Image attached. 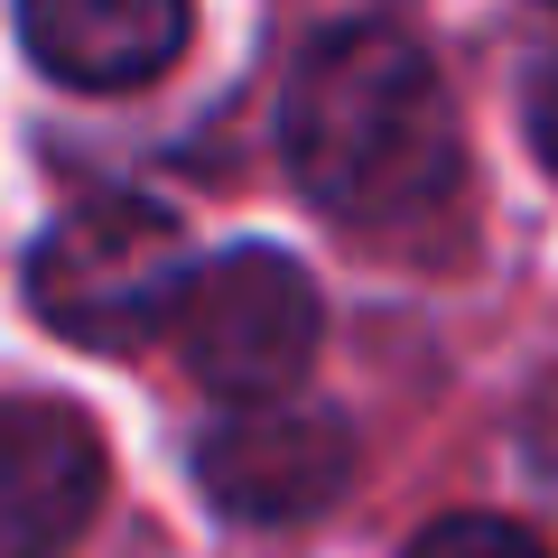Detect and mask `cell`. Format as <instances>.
Masks as SVG:
<instances>
[{"mask_svg":"<svg viewBox=\"0 0 558 558\" xmlns=\"http://www.w3.org/2000/svg\"><path fill=\"white\" fill-rule=\"evenodd\" d=\"M279 140L307 196L336 223H373V233L438 215L465 168L457 94L438 84L428 47L381 20H354L299 57Z\"/></svg>","mask_w":558,"mask_h":558,"instance_id":"obj_1","label":"cell"},{"mask_svg":"<svg viewBox=\"0 0 558 558\" xmlns=\"http://www.w3.org/2000/svg\"><path fill=\"white\" fill-rule=\"evenodd\" d=\"M28 299L65 344H140L186 299V233L149 196H84L28 252Z\"/></svg>","mask_w":558,"mask_h":558,"instance_id":"obj_2","label":"cell"},{"mask_svg":"<svg viewBox=\"0 0 558 558\" xmlns=\"http://www.w3.org/2000/svg\"><path fill=\"white\" fill-rule=\"evenodd\" d=\"M178 354L205 391L223 400H279L317 354V279L289 252H223L205 270H186L178 299Z\"/></svg>","mask_w":558,"mask_h":558,"instance_id":"obj_3","label":"cell"},{"mask_svg":"<svg viewBox=\"0 0 558 558\" xmlns=\"http://www.w3.org/2000/svg\"><path fill=\"white\" fill-rule=\"evenodd\" d=\"M196 484L223 521H252V531L317 521L354 484V428L307 400H242L196 447Z\"/></svg>","mask_w":558,"mask_h":558,"instance_id":"obj_4","label":"cell"},{"mask_svg":"<svg viewBox=\"0 0 558 558\" xmlns=\"http://www.w3.org/2000/svg\"><path fill=\"white\" fill-rule=\"evenodd\" d=\"M102 512V438L65 400H0V558H65Z\"/></svg>","mask_w":558,"mask_h":558,"instance_id":"obj_5","label":"cell"},{"mask_svg":"<svg viewBox=\"0 0 558 558\" xmlns=\"http://www.w3.org/2000/svg\"><path fill=\"white\" fill-rule=\"evenodd\" d=\"M20 38L57 84L131 94L159 84L196 38V0H20Z\"/></svg>","mask_w":558,"mask_h":558,"instance_id":"obj_6","label":"cell"},{"mask_svg":"<svg viewBox=\"0 0 558 558\" xmlns=\"http://www.w3.org/2000/svg\"><path fill=\"white\" fill-rule=\"evenodd\" d=\"M400 558H549L521 521H494V512H447V521H428V531L410 539Z\"/></svg>","mask_w":558,"mask_h":558,"instance_id":"obj_7","label":"cell"},{"mask_svg":"<svg viewBox=\"0 0 558 558\" xmlns=\"http://www.w3.org/2000/svg\"><path fill=\"white\" fill-rule=\"evenodd\" d=\"M531 149H539V168L558 178V57L531 75Z\"/></svg>","mask_w":558,"mask_h":558,"instance_id":"obj_8","label":"cell"}]
</instances>
